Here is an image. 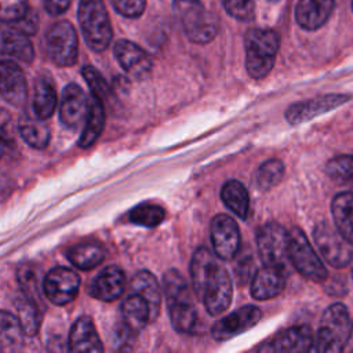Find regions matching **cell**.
I'll list each match as a JSON object with an SVG mask.
<instances>
[{
    "instance_id": "8fae6325",
    "label": "cell",
    "mask_w": 353,
    "mask_h": 353,
    "mask_svg": "<svg viewBox=\"0 0 353 353\" xmlns=\"http://www.w3.org/2000/svg\"><path fill=\"white\" fill-rule=\"evenodd\" d=\"M210 234L215 255L219 259L230 261L239 254L241 236L239 226L232 216L226 214L215 215L211 221Z\"/></svg>"
},
{
    "instance_id": "5bb4252c",
    "label": "cell",
    "mask_w": 353,
    "mask_h": 353,
    "mask_svg": "<svg viewBox=\"0 0 353 353\" xmlns=\"http://www.w3.org/2000/svg\"><path fill=\"white\" fill-rule=\"evenodd\" d=\"M262 319V312L254 305L241 306L233 313L216 321L211 328V335L215 341H228L256 325Z\"/></svg>"
},
{
    "instance_id": "ffe728a7",
    "label": "cell",
    "mask_w": 353,
    "mask_h": 353,
    "mask_svg": "<svg viewBox=\"0 0 353 353\" xmlns=\"http://www.w3.org/2000/svg\"><path fill=\"white\" fill-rule=\"evenodd\" d=\"M314 339L313 332L309 325H294L280 334H277L272 342H269V352L279 353H302L310 352L313 349Z\"/></svg>"
},
{
    "instance_id": "7a4b0ae2",
    "label": "cell",
    "mask_w": 353,
    "mask_h": 353,
    "mask_svg": "<svg viewBox=\"0 0 353 353\" xmlns=\"http://www.w3.org/2000/svg\"><path fill=\"white\" fill-rule=\"evenodd\" d=\"M163 290L172 328L181 334L192 332L197 323V313L183 276L175 269L167 270L163 276Z\"/></svg>"
},
{
    "instance_id": "8992f818",
    "label": "cell",
    "mask_w": 353,
    "mask_h": 353,
    "mask_svg": "<svg viewBox=\"0 0 353 353\" xmlns=\"http://www.w3.org/2000/svg\"><path fill=\"white\" fill-rule=\"evenodd\" d=\"M349 312L343 303H332L323 313L316 343V352H342L345 350L350 332Z\"/></svg>"
},
{
    "instance_id": "e0dca14e",
    "label": "cell",
    "mask_w": 353,
    "mask_h": 353,
    "mask_svg": "<svg viewBox=\"0 0 353 353\" xmlns=\"http://www.w3.org/2000/svg\"><path fill=\"white\" fill-rule=\"evenodd\" d=\"M0 95L12 106H23L28 98L26 77L17 62L0 61Z\"/></svg>"
},
{
    "instance_id": "4316f807",
    "label": "cell",
    "mask_w": 353,
    "mask_h": 353,
    "mask_svg": "<svg viewBox=\"0 0 353 353\" xmlns=\"http://www.w3.org/2000/svg\"><path fill=\"white\" fill-rule=\"evenodd\" d=\"M331 214L339 233L353 244V192L335 194L331 203Z\"/></svg>"
},
{
    "instance_id": "d4e9b609",
    "label": "cell",
    "mask_w": 353,
    "mask_h": 353,
    "mask_svg": "<svg viewBox=\"0 0 353 353\" xmlns=\"http://www.w3.org/2000/svg\"><path fill=\"white\" fill-rule=\"evenodd\" d=\"M105 117L106 114L103 101L95 94H91L88 97V108L84 128L79 141L80 148H88L98 139L105 125Z\"/></svg>"
},
{
    "instance_id": "ba28073f",
    "label": "cell",
    "mask_w": 353,
    "mask_h": 353,
    "mask_svg": "<svg viewBox=\"0 0 353 353\" xmlns=\"http://www.w3.org/2000/svg\"><path fill=\"white\" fill-rule=\"evenodd\" d=\"M43 47L47 57L58 66H73L79 55V41L73 25L58 21L47 30Z\"/></svg>"
},
{
    "instance_id": "8d00e7d4",
    "label": "cell",
    "mask_w": 353,
    "mask_h": 353,
    "mask_svg": "<svg viewBox=\"0 0 353 353\" xmlns=\"http://www.w3.org/2000/svg\"><path fill=\"white\" fill-rule=\"evenodd\" d=\"M18 283L25 296L40 303V287L37 270L32 263H23L18 269Z\"/></svg>"
},
{
    "instance_id": "681fc988",
    "label": "cell",
    "mask_w": 353,
    "mask_h": 353,
    "mask_svg": "<svg viewBox=\"0 0 353 353\" xmlns=\"http://www.w3.org/2000/svg\"><path fill=\"white\" fill-rule=\"evenodd\" d=\"M352 8H353V1H352Z\"/></svg>"
},
{
    "instance_id": "ab89813d",
    "label": "cell",
    "mask_w": 353,
    "mask_h": 353,
    "mask_svg": "<svg viewBox=\"0 0 353 353\" xmlns=\"http://www.w3.org/2000/svg\"><path fill=\"white\" fill-rule=\"evenodd\" d=\"M228 14L239 21H250L254 17V0H221Z\"/></svg>"
},
{
    "instance_id": "2e32d148",
    "label": "cell",
    "mask_w": 353,
    "mask_h": 353,
    "mask_svg": "<svg viewBox=\"0 0 353 353\" xmlns=\"http://www.w3.org/2000/svg\"><path fill=\"white\" fill-rule=\"evenodd\" d=\"M34 50L29 36L14 26H0V61L30 63Z\"/></svg>"
},
{
    "instance_id": "74e56055",
    "label": "cell",
    "mask_w": 353,
    "mask_h": 353,
    "mask_svg": "<svg viewBox=\"0 0 353 353\" xmlns=\"http://www.w3.org/2000/svg\"><path fill=\"white\" fill-rule=\"evenodd\" d=\"M81 74H83L85 83L88 84V87L91 88V94H95L102 101L110 97V92H112L110 87L108 85L106 80L102 77V74L95 68L87 65L81 69Z\"/></svg>"
},
{
    "instance_id": "5b68a950",
    "label": "cell",
    "mask_w": 353,
    "mask_h": 353,
    "mask_svg": "<svg viewBox=\"0 0 353 353\" xmlns=\"http://www.w3.org/2000/svg\"><path fill=\"white\" fill-rule=\"evenodd\" d=\"M182 28L190 41L196 44L210 43L218 33L219 21L200 0H174Z\"/></svg>"
},
{
    "instance_id": "4dcf8cb0",
    "label": "cell",
    "mask_w": 353,
    "mask_h": 353,
    "mask_svg": "<svg viewBox=\"0 0 353 353\" xmlns=\"http://www.w3.org/2000/svg\"><path fill=\"white\" fill-rule=\"evenodd\" d=\"M221 199L223 204L241 219H247L250 214V197L245 186L236 181H228L221 190Z\"/></svg>"
},
{
    "instance_id": "60d3db41",
    "label": "cell",
    "mask_w": 353,
    "mask_h": 353,
    "mask_svg": "<svg viewBox=\"0 0 353 353\" xmlns=\"http://www.w3.org/2000/svg\"><path fill=\"white\" fill-rule=\"evenodd\" d=\"M114 10L127 18H138L143 14L146 0H110Z\"/></svg>"
},
{
    "instance_id": "603a6c76",
    "label": "cell",
    "mask_w": 353,
    "mask_h": 353,
    "mask_svg": "<svg viewBox=\"0 0 353 353\" xmlns=\"http://www.w3.org/2000/svg\"><path fill=\"white\" fill-rule=\"evenodd\" d=\"M68 349L74 353L103 352L95 325L88 316H81L74 321L69 334Z\"/></svg>"
},
{
    "instance_id": "f546056e",
    "label": "cell",
    "mask_w": 353,
    "mask_h": 353,
    "mask_svg": "<svg viewBox=\"0 0 353 353\" xmlns=\"http://www.w3.org/2000/svg\"><path fill=\"white\" fill-rule=\"evenodd\" d=\"M23 345V331L18 317L0 310V352H18Z\"/></svg>"
},
{
    "instance_id": "cb8c5ba5",
    "label": "cell",
    "mask_w": 353,
    "mask_h": 353,
    "mask_svg": "<svg viewBox=\"0 0 353 353\" xmlns=\"http://www.w3.org/2000/svg\"><path fill=\"white\" fill-rule=\"evenodd\" d=\"M18 130L22 139L34 149H44L51 138L48 125L34 112L25 110L21 114Z\"/></svg>"
},
{
    "instance_id": "e575fe53",
    "label": "cell",
    "mask_w": 353,
    "mask_h": 353,
    "mask_svg": "<svg viewBox=\"0 0 353 353\" xmlns=\"http://www.w3.org/2000/svg\"><path fill=\"white\" fill-rule=\"evenodd\" d=\"M284 175V164L280 160H268L261 164L254 174V185L261 190H268L277 185Z\"/></svg>"
},
{
    "instance_id": "d6986e66",
    "label": "cell",
    "mask_w": 353,
    "mask_h": 353,
    "mask_svg": "<svg viewBox=\"0 0 353 353\" xmlns=\"http://www.w3.org/2000/svg\"><path fill=\"white\" fill-rule=\"evenodd\" d=\"M285 281H287L285 268L265 265L252 277L251 295L258 301L276 298L284 291Z\"/></svg>"
},
{
    "instance_id": "6da1fadb",
    "label": "cell",
    "mask_w": 353,
    "mask_h": 353,
    "mask_svg": "<svg viewBox=\"0 0 353 353\" xmlns=\"http://www.w3.org/2000/svg\"><path fill=\"white\" fill-rule=\"evenodd\" d=\"M190 276L196 295L203 301L208 314L218 316L232 303L233 285L219 258L207 247H199L190 262Z\"/></svg>"
},
{
    "instance_id": "277c9868",
    "label": "cell",
    "mask_w": 353,
    "mask_h": 353,
    "mask_svg": "<svg viewBox=\"0 0 353 353\" xmlns=\"http://www.w3.org/2000/svg\"><path fill=\"white\" fill-rule=\"evenodd\" d=\"M77 18L87 46L97 52L106 50L113 30L103 0H80Z\"/></svg>"
},
{
    "instance_id": "9a60e30c",
    "label": "cell",
    "mask_w": 353,
    "mask_h": 353,
    "mask_svg": "<svg viewBox=\"0 0 353 353\" xmlns=\"http://www.w3.org/2000/svg\"><path fill=\"white\" fill-rule=\"evenodd\" d=\"M114 57L120 66L134 79H145L153 68L152 58L138 44L130 40H119L113 47Z\"/></svg>"
},
{
    "instance_id": "c3c4849f",
    "label": "cell",
    "mask_w": 353,
    "mask_h": 353,
    "mask_svg": "<svg viewBox=\"0 0 353 353\" xmlns=\"http://www.w3.org/2000/svg\"><path fill=\"white\" fill-rule=\"evenodd\" d=\"M269 1H273V3H276V1H280V0H269Z\"/></svg>"
},
{
    "instance_id": "f1b7e54d",
    "label": "cell",
    "mask_w": 353,
    "mask_h": 353,
    "mask_svg": "<svg viewBox=\"0 0 353 353\" xmlns=\"http://www.w3.org/2000/svg\"><path fill=\"white\" fill-rule=\"evenodd\" d=\"M33 112L43 120L52 116L57 108V91L48 76H39L34 81Z\"/></svg>"
},
{
    "instance_id": "f35d334b",
    "label": "cell",
    "mask_w": 353,
    "mask_h": 353,
    "mask_svg": "<svg viewBox=\"0 0 353 353\" xmlns=\"http://www.w3.org/2000/svg\"><path fill=\"white\" fill-rule=\"evenodd\" d=\"M28 0H0V23H14L28 11Z\"/></svg>"
},
{
    "instance_id": "52a82bcc",
    "label": "cell",
    "mask_w": 353,
    "mask_h": 353,
    "mask_svg": "<svg viewBox=\"0 0 353 353\" xmlns=\"http://www.w3.org/2000/svg\"><path fill=\"white\" fill-rule=\"evenodd\" d=\"M288 261L307 280L320 283L328 276L324 263L313 250L306 234L296 226L288 230Z\"/></svg>"
},
{
    "instance_id": "30bf717a",
    "label": "cell",
    "mask_w": 353,
    "mask_h": 353,
    "mask_svg": "<svg viewBox=\"0 0 353 353\" xmlns=\"http://www.w3.org/2000/svg\"><path fill=\"white\" fill-rule=\"evenodd\" d=\"M256 245L263 265L285 268L288 262V232L276 222L262 225L256 232Z\"/></svg>"
},
{
    "instance_id": "7c38bea8",
    "label": "cell",
    "mask_w": 353,
    "mask_h": 353,
    "mask_svg": "<svg viewBox=\"0 0 353 353\" xmlns=\"http://www.w3.org/2000/svg\"><path fill=\"white\" fill-rule=\"evenodd\" d=\"M79 276L73 270L62 266L51 269L43 281L46 296L50 302L58 306L72 302L79 292Z\"/></svg>"
},
{
    "instance_id": "7dc6e473",
    "label": "cell",
    "mask_w": 353,
    "mask_h": 353,
    "mask_svg": "<svg viewBox=\"0 0 353 353\" xmlns=\"http://www.w3.org/2000/svg\"><path fill=\"white\" fill-rule=\"evenodd\" d=\"M8 146H10V145H8L7 142H4V141L0 138V157L6 153V150L8 149Z\"/></svg>"
},
{
    "instance_id": "bcb514c9",
    "label": "cell",
    "mask_w": 353,
    "mask_h": 353,
    "mask_svg": "<svg viewBox=\"0 0 353 353\" xmlns=\"http://www.w3.org/2000/svg\"><path fill=\"white\" fill-rule=\"evenodd\" d=\"M345 350H350V352H353V324H352V327H350V332H349V338H347V342H346Z\"/></svg>"
},
{
    "instance_id": "ee69618b",
    "label": "cell",
    "mask_w": 353,
    "mask_h": 353,
    "mask_svg": "<svg viewBox=\"0 0 353 353\" xmlns=\"http://www.w3.org/2000/svg\"><path fill=\"white\" fill-rule=\"evenodd\" d=\"M0 138L8 145L14 139V124L12 117L6 109H0Z\"/></svg>"
},
{
    "instance_id": "44dd1931",
    "label": "cell",
    "mask_w": 353,
    "mask_h": 353,
    "mask_svg": "<svg viewBox=\"0 0 353 353\" xmlns=\"http://www.w3.org/2000/svg\"><path fill=\"white\" fill-rule=\"evenodd\" d=\"M125 287V276L124 272L116 266L110 265L101 270L98 276L94 279L90 287V294L101 301L110 302L117 299Z\"/></svg>"
},
{
    "instance_id": "484cf974",
    "label": "cell",
    "mask_w": 353,
    "mask_h": 353,
    "mask_svg": "<svg viewBox=\"0 0 353 353\" xmlns=\"http://www.w3.org/2000/svg\"><path fill=\"white\" fill-rule=\"evenodd\" d=\"M131 292L138 294L146 301L154 321L160 313L161 305V291L156 277L148 270H139L131 280Z\"/></svg>"
},
{
    "instance_id": "b9f144b4",
    "label": "cell",
    "mask_w": 353,
    "mask_h": 353,
    "mask_svg": "<svg viewBox=\"0 0 353 353\" xmlns=\"http://www.w3.org/2000/svg\"><path fill=\"white\" fill-rule=\"evenodd\" d=\"M14 28H17L18 30H21L22 33L28 34V36H32L37 32V28H39V15L34 10H30L28 8V11L25 12V15L18 19L17 22L12 23Z\"/></svg>"
},
{
    "instance_id": "836d02e7",
    "label": "cell",
    "mask_w": 353,
    "mask_h": 353,
    "mask_svg": "<svg viewBox=\"0 0 353 353\" xmlns=\"http://www.w3.org/2000/svg\"><path fill=\"white\" fill-rule=\"evenodd\" d=\"M128 218L135 225L145 226V228H154L164 221L165 211L163 207L157 204L142 203L130 211Z\"/></svg>"
},
{
    "instance_id": "4fadbf2b",
    "label": "cell",
    "mask_w": 353,
    "mask_h": 353,
    "mask_svg": "<svg viewBox=\"0 0 353 353\" xmlns=\"http://www.w3.org/2000/svg\"><path fill=\"white\" fill-rule=\"evenodd\" d=\"M349 99L350 95L346 94H327L309 101H299L288 106L285 112V119L290 124L305 123L335 108H339Z\"/></svg>"
},
{
    "instance_id": "7402d4cb",
    "label": "cell",
    "mask_w": 353,
    "mask_h": 353,
    "mask_svg": "<svg viewBox=\"0 0 353 353\" xmlns=\"http://www.w3.org/2000/svg\"><path fill=\"white\" fill-rule=\"evenodd\" d=\"M335 0H299L295 8V18L306 30L320 29L330 18Z\"/></svg>"
},
{
    "instance_id": "7bdbcfd3",
    "label": "cell",
    "mask_w": 353,
    "mask_h": 353,
    "mask_svg": "<svg viewBox=\"0 0 353 353\" xmlns=\"http://www.w3.org/2000/svg\"><path fill=\"white\" fill-rule=\"evenodd\" d=\"M137 332H134L124 321L121 323V324H119L117 325V328L114 330V335H116V338H114V343L117 345V347L120 349V350H130L132 346H131V343H132V339H134V335H135Z\"/></svg>"
},
{
    "instance_id": "d6a6232c",
    "label": "cell",
    "mask_w": 353,
    "mask_h": 353,
    "mask_svg": "<svg viewBox=\"0 0 353 353\" xmlns=\"http://www.w3.org/2000/svg\"><path fill=\"white\" fill-rule=\"evenodd\" d=\"M17 312H18V320L22 327V331L25 335L33 336L37 334L40 324H41V307L40 303L36 301L25 296L18 299L17 302Z\"/></svg>"
},
{
    "instance_id": "d590c367",
    "label": "cell",
    "mask_w": 353,
    "mask_h": 353,
    "mask_svg": "<svg viewBox=\"0 0 353 353\" xmlns=\"http://www.w3.org/2000/svg\"><path fill=\"white\" fill-rule=\"evenodd\" d=\"M325 174L336 182H353V154H339L328 160Z\"/></svg>"
},
{
    "instance_id": "9c48e42d",
    "label": "cell",
    "mask_w": 353,
    "mask_h": 353,
    "mask_svg": "<svg viewBox=\"0 0 353 353\" xmlns=\"http://www.w3.org/2000/svg\"><path fill=\"white\" fill-rule=\"evenodd\" d=\"M313 239L324 259L331 266L345 268L353 261V244L330 223L320 222L314 228Z\"/></svg>"
},
{
    "instance_id": "1f68e13d",
    "label": "cell",
    "mask_w": 353,
    "mask_h": 353,
    "mask_svg": "<svg viewBox=\"0 0 353 353\" xmlns=\"http://www.w3.org/2000/svg\"><path fill=\"white\" fill-rule=\"evenodd\" d=\"M66 256L76 268L90 270L105 259V250L97 243H83L69 248Z\"/></svg>"
},
{
    "instance_id": "f6af8a7d",
    "label": "cell",
    "mask_w": 353,
    "mask_h": 353,
    "mask_svg": "<svg viewBox=\"0 0 353 353\" xmlns=\"http://www.w3.org/2000/svg\"><path fill=\"white\" fill-rule=\"evenodd\" d=\"M70 1L72 0H43V6L50 15L57 17L63 14L69 8Z\"/></svg>"
},
{
    "instance_id": "ac0fdd59",
    "label": "cell",
    "mask_w": 353,
    "mask_h": 353,
    "mask_svg": "<svg viewBox=\"0 0 353 353\" xmlns=\"http://www.w3.org/2000/svg\"><path fill=\"white\" fill-rule=\"evenodd\" d=\"M88 98L84 91L74 83L68 84L62 92L59 108V120L63 127L76 130L81 125L87 116Z\"/></svg>"
},
{
    "instance_id": "83f0119b",
    "label": "cell",
    "mask_w": 353,
    "mask_h": 353,
    "mask_svg": "<svg viewBox=\"0 0 353 353\" xmlns=\"http://www.w3.org/2000/svg\"><path fill=\"white\" fill-rule=\"evenodd\" d=\"M123 321L134 331H141L148 323H152L150 309L146 301L135 292H131L121 303Z\"/></svg>"
},
{
    "instance_id": "3957f363",
    "label": "cell",
    "mask_w": 353,
    "mask_h": 353,
    "mask_svg": "<svg viewBox=\"0 0 353 353\" xmlns=\"http://www.w3.org/2000/svg\"><path fill=\"white\" fill-rule=\"evenodd\" d=\"M245 69L252 79H263L273 69L280 37L272 29L252 28L245 33Z\"/></svg>"
}]
</instances>
